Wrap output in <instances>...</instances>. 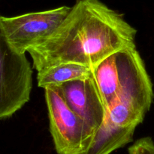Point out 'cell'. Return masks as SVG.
Segmentation results:
<instances>
[{
    "label": "cell",
    "instance_id": "6da1fadb",
    "mask_svg": "<svg viewBox=\"0 0 154 154\" xmlns=\"http://www.w3.org/2000/svg\"><path fill=\"white\" fill-rule=\"evenodd\" d=\"M137 30L100 0H76L48 39L28 51L37 72L60 63L92 69L120 50L135 47Z\"/></svg>",
    "mask_w": 154,
    "mask_h": 154
},
{
    "label": "cell",
    "instance_id": "7a4b0ae2",
    "mask_svg": "<svg viewBox=\"0 0 154 154\" xmlns=\"http://www.w3.org/2000/svg\"><path fill=\"white\" fill-rule=\"evenodd\" d=\"M93 72L105 115L116 125L136 128L150 110L154 96L152 82L136 47L113 53Z\"/></svg>",
    "mask_w": 154,
    "mask_h": 154
},
{
    "label": "cell",
    "instance_id": "3957f363",
    "mask_svg": "<svg viewBox=\"0 0 154 154\" xmlns=\"http://www.w3.org/2000/svg\"><path fill=\"white\" fill-rule=\"evenodd\" d=\"M32 88L29 61L12 48L0 25V120L20 110L29 101Z\"/></svg>",
    "mask_w": 154,
    "mask_h": 154
},
{
    "label": "cell",
    "instance_id": "277c9868",
    "mask_svg": "<svg viewBox=\"0 0 154 154\" xmlns=\"http://www.w3.org/2000/svg\"><path fill=\"white\" fill-rule=\"evenodd\" d=\"M45 95L57 154H83L92 139L84 122L68 106L58 85L45 88Z\"/></svg>",
    "mask_w": 154,
    "mask_h": 154
},
{
    "label": "cell",
    "instance_id": "5b68a950",
    "mask_svg": "<svg viewBox=\"0 0 154 154\" xmlns=\"http://www.w3.org/2000/svg\"><path fill=\"white\" fill-rule=\"evenodd\" d=\"M70 10L71 7L61 6L14 17L0 15V25L12 48L20 54H26L30 48L48 39Z\"/></svg>",
    "mask_w": 154,
    "mask_h": 154
},
{
    "label": "cell",
    "instance_id": "8992f818",
    "mask_svg": "<svg viewBox=\"0 0 154 154\" xmlns=\"http://www.w3.org/2000/svg\"><path fill=\"white\" fill-rule=\"evenodd\" d=\"M68 106L85 124L93 137L105 116V108L94 78L67 82L58 85Z\"/></svg>",
    "mask_w": 154,
    "mask_h": 154
},
{
    "label": "cell",
    "instance_id": "52a82bcc",
    "mask_svg": "<svg viewBox=\"0 0 154 154\" xmlns=\"http://www.w3.org/2000/svg\"><path fill=\"white\" fill-rule=\"evenodd\" d=\"M135 128L116 125L105 115L102 125L95 131L83 154H111L133 140Z\"/></svg>",
    "mask_w": 154,
    "mask_h": 154
},
{
    "label": "cell",
    "instance_id": "ba28073f",
    "mask_svg": "<svg viewBox=\"0 0 154 154\" xmlns=\"http://www.w3.org/2000/svg\"><path fill=\"white\" fill-rule=\"evenodd\" d=\"M93 69L78 63H60L38 72V85L44 89L52 85H60L65 82L91 78Z\"/></svg>",
    "mask_w": 154,
    "mask_h": 154
},
{
    "label": "cell",
    "instance_id": "9c48e42d",
    "mask_svg": "<svg viewBox=\"0 0 154 154\" xmlns=\"http://www.w3.org/2000/svg\"><path fill=\"white\" fill-rule=\"evenodd\" d=\"M129 154H154V142L150 137H142L135 142L128 149Z\"/></svg>",
    "mask_w": 154,
    "mask_h": 154
}]
</instances>
